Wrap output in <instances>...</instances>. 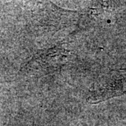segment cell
<instances>
[{"mask_svg": "<svg viewBox=\"0 0 126 126\" xmlns=\"http://www.w3.org/2000/svg\"><path fill=\"white\" fill-rule=\"evenodd\" d=\"M69 51L56 46L39 51L25 65L24 69L36 75H46L58 70L67 63Z\"/></svg>", "mask_w": 126, "mask_h": 126, "instance_id": "6da1fadb", "label": "cell"}, {"mask_svg": "<svg viewBox=\"0 0 126 126\" xmlns=\"http://www.w3.org/2000/svg\"><path fill=\"white\" fill-rule=\"evenodd\" d=\"M126 94V69L113 71L105 81L90 92L87 101L97 104Z\"/></svg>", "mask_w": 126, "mask_h": 126, "instance_id": "7a4b0ae2", "label": "cell"}]
</instances>
